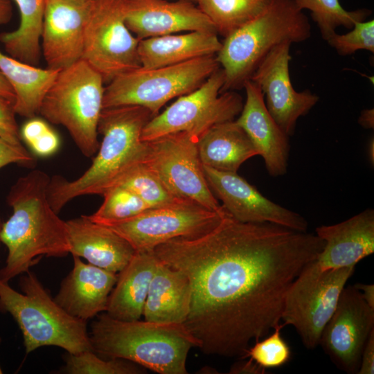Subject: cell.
<instances>
[{
	"label": "cell",
	"mask_w": 374,
	"mask_h": 374,
	"mask_svg": "<svg viewBox=\"0 0 374 374\" xmlns=\"http://www.w3.org/2000/svg\"><path fill=\"white\" fill-rule=\"evenodd\" d=\"M324 247L316 234L271 223H242L229 214L214 229L177 238L153 251L184 273L192 287L183 323L203 353L242 356L281 320L292 283Z\"/></svg>",
	"instance_id": "6da1fadb"
},
{
	"label": "cell",
	"mask_w": 374,
	"mask_h": 374,
	"mask_svg": "<svg viewBox=\"0 0 374 374\" xmlns=\"http://www.w3.org/2000/svg\"><path fill=\"white\" fill-rule=\"evenodd\" d=\"M51 178L41 170L20 177L11 187L7 203L12 213L3 223L1 243L8 249L0 280L9 282L24 274L43 256L64 257L70 253L66 221L51 207L47 196Z\"/></svg>",
	"instance_id": "7a4b0ae2"
},
{
	"label": "cell",
	"mask_w": 374,
	"mask_h": 374,
	"mask_svg": "<svg viewBox=\"0 0 374 374\" xmlns=\"http://www.w3.org/2000/svg\"><path fill=\"white\" fill-rule=\"evenodd\" d=\"M153 116L148 109L137 105L103 109L98 125L103 139L90 167L73 181L59 175L50 179L47 196L54 211L59 213L79 196L103 195L130 170L144 161L148 145L142 141L141 133Z\"/></svg>",
	"instance_id": "3957f363"
},
{
	"label": "cell",
	"mask_w": 374,
	"mask_h": 374,
	"mask_svg": "<svg viewBox=\"0 0 374 374\" xmlns=\"http://www.w3.org/2000/svg\"><path fill=\"white\" fill-rule=\"evenodd\" d=\"M89 332L91 350L119 358L159 374H187L186 361L197 347L183 323L122 321L100 313Z\"/></svg>",
	"instance_id": "277c9868"
},
{
	"label": "cell",
	"mask_w": 374,
	"mask_h": 374,
	"mask_svg": "<svg viewBox=\"0 0 374 374\" xmlns=\"http://www.w3.org/2000/svg\"><path fill=\"white\" fill-rule=\"evenodd\" d=\"M310 35L308 18L294 0H274L266 10L229 33L222 42L215 55L224 74L222 93L242 87L275 46L304 42Z\"/></svg>",
	"instance_id": "5b68a950"
},
{
	"label": "cell",
	"mask_w": 374,
	"mask_h": 374,
	"mask_svg": "<svg viewBox=\"0 0 374 374\" xmlns=\"http://www.w3.org/2000/svg\"><path fill=\"white\" fill-rule=\"evenodd\" d=\"M19 281L22 293L0 280V311L17 323L26 354L46 346L62 348L71 354L91 350L87 321L64 310L30 270Z\"/></svg>",
	"instance_id": "8992f818"
},
{
	"label": "cell",
	"mask_w": 374,
	"mask_h": 374,
	"mask_svg": "<svg viewBox=\"0 0 374 374\" xmlns=\"http://www.w3.org/2000/svg\"><path fill=\"white\" fill-rule=\"evenodd\" d=\"M104 84L100 74L81 59L59 71L39 107V114L64 126L87 157L95 154L100 145L98 125Z\"/></svg>",
	"instance_id": "52a82bcc"
},
{
	"label": "cell",
	"mask_w": 374,
	"mask_h": 374,
	"mask_svg": "<svg viewBox=\"0 0 374 374\" xmlns=\"http://www.w3.org/2000/svg\"><path fill=\"white\" fill-rule=\"evenodd\" d=\"M220 67L215 55L165 66H141L107 83L103 109L137 105L154 116L168 101L195 90Z\"/></svg>",
	"instance_id": "ba28073f"
},
{
	"label": "cell",
	"mask_w": 374,
	"mask_h": 374,
	"mask_svg": "<svg viewBox=\"0 0 374 374\" xmlns=\"http://www.w3.org/2000/svg\"><path fill=\"white\" fill-rule=\"evenodd\" d=\"M224 84V74L220 67L197 89L178 97L153 116L142 130V141L179 132L199 140L213 126L234 121L244 103L241 96L232 90L222 93Z\"/></svg>",
	"instance_id": "9c48e42d"
},
{
	"label": "cell",
	"mask_w": 374,
	"mask_h": 374,
	"mask_svg": "<svg viewBox=\"0 0 374 374\" xmlns=\"http://www.w3.org/2000/svg\"><path fill=\"white\" fill-rule=\"evenodd\" d=\"M355 269V266H351L321 270L313 260L288 290L281 314L283 325L294 326L308 349L319 345L322 331Z\"/></svg>",
	"instance_id": "30bf717a"
},
{
	"label": "cell",
	"mask_w": 374,
	"mask_h": 374,
	"mask_svg": "<svg viewBox=\"0 0 374 374\" xmlns=\"http://www.w3.org/2000/svg\"><path fill=\"white\" fill-rule=\"evenodd\" d=\"M130 0H93L84 35L82 59L107 84L140 67L139 39L128 29L125 17Z\"/></svg>",
	"instance_id": "8fae6325"
},
{
	"label": "cell",
	"mask_w": 374,
	"mask_h": 374,
	"mask_svg": "<svg viewBox=\"0 0 374 374\" xmlns=\"http://www.w3.org/2000/svg\"><path fill=\"white\" fill-rule=\"evenodd\" d=\"M227 215L225 209L215 211L193 200L179 198L168 205L148 208L128 219L97 223L119 234L136 251H149L174 238L205 234L217 226Z\"/></svg>",
	"instance_id": "7c38bea8"
},
{
	"label": "cell",
	"mask_w": 374,
	"mask_h": 374,
	"mask_svg": "<svg viewBox=\"0 0 374 374\" xmlns=\"http://www.w3.org/2000/svg\"><path fill=\"white\" fill-rule=\"evenodd\" d=\"M197 141L185 132L148 141L145 161L177 197L193 200L212 211H223L205 177Z\"/></svg>",
	"instance_id": "4fadbf2b"
},
{
	"label": "cell",
	"mask_w": 374,
	"mask_h": 374,
	"mask_svg": "<svg viewBox=\"0 0 374 374\" xmlns=\"http://www.w3.org/2000/svg\"><path fill=\"white\" fill-rule=\"evenodd\" d=\"M373 329L374 309L353 285L344 287L319 345L339 369L357 374L364 347Z\"/></svg>",
	"instance_id": "5bb4252c"
},
{
	"label": "cell",
	"mask_w": 374,
	"mask_h": 374,
	"mask_svg": "<svg viewBox=\"0 0 374 374\" xmlns=\"http://www.w3.org/2000/svg\"><path fill=\"white\" fill-rule=\"evenodd\" d=\"M291 44L283 42L275 46L250 78L261 90L270 115L288 136L294 134L297 120L319 100L310 90L299 92L294 89L289 69Z\"/></svg>",
	"instance_id": "9a60e30c"
},
{
	"label": "cell",
	"mask_w": 374,
	"mask_h": 374,
	"mask_svg": "<svg viewBox=\"0 0 374 374\" xmlns=\"http://www.w3.org/2000/svg\"><path fill=\"white\" fill-rule=\"evenodd\" d=\"M210 189L234 220L242 223H271L297 231H307L300 214L271 201L237 172L203 166Z\"/></svg>",
	"instance_id": "2e32d148"
},
{
	"label": "cell",
	"mask_w": 374,
	"mask_h": 374,
	"mask_svg": "<svg viewBox=\"0 0 374 374\" xmlns=\"http://www.w3.org/2000/svg\"><path fill=\"white\" fill-rule=\"evenodd\" d=\"M93 0H45L41 51L47 68L61 70L82 59Z\"/></svg>",
	"instance_id": "e0dca14e"
},
{
	"label": "cell",
	"mask_w": 374,
	"mask_h": 374,
	"mask_svg": "<svg viewBox=\"0 0 374 374\" xmlns=\"http://www.w3.org/2000/svg\"><path fill=\"white\" fill-rule=\"evenodd\" d=\"M125 24L139 40L186 31L217 32L207 15L187 0H130Z\"/></svg>",
	"instance_id": "ac0fdd59"
},
{
	"label": "cell",
	"mask_w": 374,
	"mask_h": 374,
	"mask_svg": "<svg viewBox=\"0 0 374 374\" xmlns=\"http://www.w3.org/2000/svg\"><path fill=\"white\" fill-rule=\"evenodd\" d=\"M246 100L235 121L246 132L271 177L284 175L287 170L289 137L268 112L263 94L250 79L243 84Z\"/></svg>",
	"instance_id": "d6986e66"
},
{
	"label": "cell",
	"mask_w": 374,
	"mask_h": 374,
	"mask_svg": "<svg viewBox=\"0 0 374 374\" xmlns=\"http://www.w3.org/2000/svg\"><path fill=\"white\" fill-rule=\"evenodd\" d=\"M316 235L324 247L315 265L321 270L351 266L374 252V211L368 208L333 225L316 228Z\"/></svg>",
	"instance_id": "ffe728a7"
},
{
	"label": "cell",
	"mask_w": 374,
	"mask_h": 374,
	"mask_svg": "<svg viewBox=\"0 0 374 374\" xmlns=\"http://www.w3.org/2000/svg\"><path fill=\"white\" fill-rule=\"evenodd\" d=\"M73 258V268L53 299L70 315L87 321L106 311L118 274L85 263L78 256Z\"/></svg>",
	"instance_id": "44dd1931"
},
{
	"label": "cell",
	"mask_w": 374,
	"mask_h": 374,
	"mask_svg": "<svg viewBox=\"0 0 374 374\" xmlns=\"http://www.w3.org/2000/svg\"><path fill=\"white\" fill-rule=\"evenodd\" d=\"M66 223L70 253L84 258L89 264L118 274L136 253L127 240L109 227L92 221L87 215L67 220Z\"/></svg>",
	"instance_id": "7402d4cb"
},
{
	"label": "cell",
	"mask_w": 374,
	"mask_h": 374,
	"mask_svg": "<svg viewBox=\"0 0 374 374\" xmlns=\"http://www.w3.org/2000/svg\"><path fill=\"white\" fill-rule=\"evenodd\" d=\"M191 300L192 287L186 275L157 258L143 308L145 320L184 323Z\"/></svg>",
	"instance_id": "603a6c76"
},
{
	"label": "cell",
	"mask_w": 374,
	"mask_h": 374,
	"mask_svg": "<svg viewBox=\"0 0 374 374\" xmlns=\"http://www.w3.org/2000/svg\"><path fill=\"white\" fill-rule=\"evenodd\" d=\"M157 263L153 250L136 251L118 274L105 311L109 316L122 321L140 319Z\"/></svg>",
	"instance_id": "cb8c5ba5"
},
{
	"label": "cell",
	"mask_w": 374,
	"mask_h": 374,
	"mask_svg": "<svg viewBox=\"0 0 374 374\" xmlns=\"http://www.w3.org/2000/svg\"><path fill=\"white\" fill-rule=\"evenodd\" d=\"M222 42L215 31H191L141 39L138 46L141 65L155 68L214 55Z\"/></svg>",
	"instance_id": "d4e9b609"
},
{
	"label": "cell",
	"mask_w": 374,
	"mask_h": 374,
	"mask_svg": "<svg viewBox=\"0 0 374 374\" xmlns=\"http://www.w3.org/2000/svg\"><path fill=\"white\" fill-rule=\"evenodd\" d=\"M197 150L203 166L233 172H237L247 160L258 155L235 120L217 124L207 130L197 141Z\"/></svg>",
	"instance_id": "484cf974"
},
{
	"label": "cell",
	"mask_w": 374,
	"mask_h": 374,
	"mask_svg": "<svg viewBox=\"0 0 374 374\" xmlns=\"http://www.w3.org/2000/svg\"><path fill=\"white\" fill-rule=\"evenodd\" d=\"M59 71L40 69L0 51V71L15 93L14 110L16 114L28 118L39 114L44 96Z\"/></svg>",
	"instance_id": "4316f807"
},
{
	"label": "cell",
	"mask_w": 374,
	"mask_h": 374,
	"mask_svg": "<svg viewBox=\"0 0 374 374\" xmlns=\"http://www.w3.org/2000/svg\"><path fill=\"white\" fill-rule=\"evenodd\" d=\"M19 9L20 22L11 32L0 34L6 53L26 64L36 66L41 55V35L45 0H13Z\"/></svg>",
	"instance_id": "83f0119b"
},
{
	"label": "cell",
	"mask_w": 374,
	"mask_h": 374,
	"mask_svg": "<svg viewBox=\"0 0 374 374\" xmlns=\"http://www.w3.org/2000/svg\"><path fill=\"white\" fill-rule=\"evenodd\" d=\"M274 0H198V7L224 37L266 10Z\"/></svg>",
	"instance_id": "f1b7e54d"
},
{
	"label": "cell",
	"mask_w": 374,
	"mask_h": 374,
	"mask_svg": "<svg viewBox=\"0 0 374 374\" xmlns=\"http://www.w3.org/2000/svg\"><path fill=\"white\" fill-rule=\"evenodd\" d=\"M116 186L130 189L150 208L166 206L179 199L168 190L145 160L130 170Z\"/></svg>",
	"instance_id": "f546056e"
},
{
	"label": "cell",
	"mask_w": 374,
	"mask_h": 374,
	"mask_svg": "<svg viewBox=\"0 0 374 374\" xmlns=\"http://www.w3.org/2000/svg\"><path fill=\"white\" fill-rule=\"evenodd\" d=\"M62 373L69 374H141L146 369L119 358H103L91 350L79 354L68 353Z\"/></svg>",
	"instance_id": "4dcf8cb0"
},
{
	"label": "cell",
	"mask_w": 374,
	"mask_h": 374,
	"mask_svg": "<svg viewBox=\"0 0 374 374\" xmlns=\"http://www.w3.org/2000/svg\"><path fill=\"white\" fill-rule=\"evenodd\" d=\"M301 10L310 11L313 21L317 24L323 39H328L337 28H353L359 19L358 11H347L339 0H294Z\"/></svg>",
	"instance_id": "1f68e13d"
},
{
	"label": "cell",
	"mask_w": 374,
	"mask_h": 374,
	"mask_svg": "<svg viewBox=\"0 0 374 374\" xmlns=\"http://www.w3.org/2000/svg\"><path fill=\"white\" fill-rule=\"evenodd\" d=\"M104 201L99 208L87 217L93 222L119 221L134 217L150 208L130 189L115 186L103 195Z\"/></svg>",
	"instance_id": "d6a6232c"
},
{
	"label": "cell",
	"mask_w": 374,
	"mask_h": 374,
	"mask_svg": "<svg viewBox=\"0 0 374 374\" xmlns=\"http://www.w3.org/2000/svg\"><path fill=\"white\" fill-rule=\"evenodd\" d=\"M283 324H278L273 332L262 340H258L249 347L242 359L249 358L262 368H277L285 364L290 358V349L280 335Z\"/></svg>",
	"instance_id": "836d02e7"
},
{
	"label": "cell",
	"mask_w": 374,
	"mask_h": 374,
	"mask_svg": "<svg viewBox=\"0 0 374 374\" xmlns=\"http://www.w3.org/2000/svg\"><path fill=\"white\" fill-rule=\"evenodd\" d=\"M351 29L342 35L335 33L326 41L341 55L359 50L374 53V20L356 21Z\"/></svg>",
	"instance_id": "e575fe53"
},
{
	"label": "cell",
	"mask_w": 374,
	"mask_h": 374,
	"mask_svg": "<svg viewBox=\"0 0 374 374\" xmlns=\"http://www.w3.org/2000/svg\"><path fill=\"white\" fill-rule=\"evenodd\" d=\"M15 115L13 104L0 98V138L12 145L23 148L24 146Z\"/></svg>",
	"instance_id": "d590c367"
},
{
	"label": "cell",
	"mask_w": 374,
	"mask_h": 374,
	"mask_svg": "<svg viewBox=\"0 0 374 374\" xmlns=\"http://www.w3.org/2000/svg\"><path fill=\"white\" fill-rule=\"evenodd\" d=\"M12 163L31 168L36 161L25 148L16 147L0 138V168Z\"/></svg>",
	"instance_id": "8d00e7d4"
},
{
	"label": "cell",
	"mask_w": 374,
	"mask_h": 374,
	"mask_svg": "<svg viewBox=\"0 0 374 374\" xmlns=\"http://www.w3.org/2000/svg\"><path fill=\"white\" fill-rule=\"evenodd\" d=\"M60 141L57 134L49 127L46 131L28 145L39 157H48L59 149Z\"/></svg>",
	"instance_id": "74e56055"
},
{
	"label": "cell",
	"mask_w": 374,
	"mask_h": 374,
	"mask_svg": "<svg viewBox=\"0 0 374 374\" xmlns=\"http://www.w3.org/2000/svg\"><path fill=\"white\" fill-rule=\"evenodd\" d=\"M374 373V329L371 331L364 347L357 374Z\"/></svg>",
	"instance_id": "f35d334b"
},
{
	"label": "cell",
	"mask_w": 374,
	"mask_h": 374,
	"mask_svg": "<svg viewBox=\"0 0 374 374\" xmlns=\"http://www.w3.org/2000/svg\"><path fill=\"white\" fill-rule=\"evenodd\" d=\"M229 373L240 374H264L265 369L257 364L254 361L249 359L247 361H240L232 365Z\"/></svg>",
	"instance_id": "ab89813d"
},
{
	"label": "cell",
	"mask_w": 374,
	"mask_h": 374,
	"mask_svg": "<svg viewBox=\"0 0 374 374\" xmlns=\"http://www.w3.org/2000/svg\"><path fill=\"white\" fill-rule=\"evenodd\" d=\"M0 98L2 99H4L12 104H15V91L8 82V81L6 80V78L4 77V75L2 74V73L0 71Z\"/></svg>",
	"instance_id": "60d3db41"
},
{
	"label": "cell",
	"mask_w": 374,
	"mask_h": 374,
	"mask_svg": "<svg viewBox=\"0 0 374 374\" xmlns=\"http://www.w3.org/2000/svg\"><path fill=\"white\" fill-rule=\"evenodd\" d=\"M357 289L366 303L374 309V285L373 284L356 283L353 285Z\"/></svg>",
	"instance_id": "b9f144b4"
},
{
	"label": "cell",
	"mask_w": 374,
	"mask_h": 374,
	"mask_svg": "<svg viewBox=\"0 0 374 374\" xmlns=\"http://www.w3.org/2000/svg\"><path fill=\"white\" fill-rule=\"evenodd\" d=\"M12 15L10 0H0V24L8 23Z\"/></svg>",
	"instance_id": "7bdbcfd3"
},
{
	"label": "cell",
	"mask_w": 374,
	"mask_h": 374,
	"mask_svg": "<svg viewBox=\"0 0 374 374\" xmlns=\"http://www.w3.org/2000/svg\"><path fill=\"white\" fill-rule=\"evenodd\" d=\"M359 123L364 128H373L374 111L373 109H364L362 112L358 119Z\"/></svg>",
	"instance_id": "ee69618b"
},
{
	"label": "cell",
	"mask_w": 374,
	"mask_h": 374,
	"mask_svg": "<svg viewBox=\"0 0 374 374\" xmlns=\"http://www.w3.org/2000/svg\"><path fill=\"white\" fill-rule=\"evenodd\" d=\"M368 157L369 160L371 161V163L372 161V164L373 165L374 161V141L373 139H371L368 143Z\"/></svg>",
	"instance_id": "f6af8a7d"
},
{
	"label": "cell",
	"mask_w": 374,
	"mask_h": 374,
	"mask_svg": "<svg viewBox=\"0 0 374 374\" xmlns=\"http://www.w3.org/2000/svg\"><path fill=\"white\" fill-rule=\"evenodd\" d=\"M3 222L2 221L1 217H0V233H1V228H2V226H3ZM1 244V239H0V245Z\"/></svg>",
	"instance_id": "bcb514c9"
},
{
	"label": "cell",
	"mask_w": 374,
	"mask_h": 374,
	"mask_svg": "<svg viewBox=\"0 0 374 374\" xmlns=\"http://www.w3.org/2000/svg\"><path fill=\"white\" fill-rule=\"evenodd\" d=\"M187 1H195V2H197L198 0H187Z\"/></svg>",
	"instance_id": "7dc6e473"
},
{
	"label": "cell",
	"mask_w": 374,
	"mask_h": 374,
	"mask_svg": "<svg viewBox=\"0 0 374 374\" xmlns=\"http://www.w3.org/2000/svg\"><path fill=\"white\" fill-rule=\"evenodd\" d=\"M0 343H1V338H0ZM2 373H3V372H2V370H1V367H0V374Z\"/></svg>",
	"instance_id": "c3c4849f"
}]
</instances>
